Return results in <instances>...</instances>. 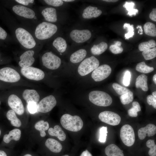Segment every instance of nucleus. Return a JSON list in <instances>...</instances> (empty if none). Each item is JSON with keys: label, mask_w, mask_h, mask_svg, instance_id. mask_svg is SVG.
<instances>
[{"label": "nucleus", "mask_w": 156, "mask_h": 156, "mask_svg": "<svg viewBox=\"0 0 156 156\" xmlns=\"http://www.w3.org/2000/svg\"><path fill=\"white\" fill-rule=\"evenodd\" d=\"M0 19L10 30L14 40L22 47L27 50L34 49L40 45L30 31L22 24L18 23L0 3Z\"/></svg>", "instance_id": "f257e3e1"}, {"label": "nucleus", "mask_w": 156, "mask_h": 156, "mask_svg": "<svg viewBox=\"0 0 156 156\" xmlns=\"http://www.w3.org/2000/svg\"><path fill=\"white\" fill-rule=\"evenodd\" d=\"M0 2L10 10L29 30L39 23L38 14L35 9L18 4L14 0H1Z\"/></svg>", "instance_id": "f03ea898"}, {"label": "nucleus", "mask_w": 156, "mask_h": 156, "mask_svg": "<svg viewBox=\"0 0 156 156\" xmlns=\"http://www.w3.org/2000/svg\"><path fill=\"white\" fill-rule=\"evenodd\" d=\"M58 28L55 24L46 21L39 22L30 29L36 40L38 42L52 37L57 31Z\"/></svg>", "instance_id": "7ed1b4c3"}, {"label": "nucleus", "mask_w": 156, "mask_h": 156, "mask_svg": "<svg viewBox=\"0 0 156 156\" xmlns=\"http://www.w3.org/2000/svg\"><path fill=\"white\" fill-rule=\"evenodd\" d=\"M60 123L66 129L73 132H77L81 130L83 125V122L79 116H72L68 114H65L61 117Z\"/></svg>", "instance_id": "20e7f679"}, {"label": "nucleus", "mask_w": 156, "mask_h": 156, "mask_svg": "<svg viewBox=\"0 0 156 156\" xmlns=\"http://www.w3.org/2000/svg\"><path fill=\"white\" fill-rule=\"evenodd\" d=\"M89 99L91 103L100 106H109L112 102V97L108 94L98 90L93 91L90 92Z\"/></svg>", "instance_id": "39448f33"}, {"label": "nucleus", "mask_w": 156, "mask_h": 156, "mask_svg": "<svg viewBox=\"0 0 156 156\" xmlns=\"http://www.w3.org/2000/svg\"><path fill=\"white\" fill-rule=\"evenodd\" d=\"M99 62L94 56H92L84 60L78 68V73L81 76L87 75L94 70L99 66Z\"/></svg>", "instance_id": "423d86ee"}, {"label": "nucleus", "mask_w": 156, "mask_h": 156, "mask_svg": "<svg viewBox=\"0 0 156 156\" xmlns=\"http://www.w3.org/2000/svg\"><path fill=\"white\" fill-rule=\"evenodd\" d=\"M41 60L44 66L51 70L57 69L61 64V59L51 51L47 52L43 54Z\"/></svg>", "instance_id": "0eeeda50"}, {"label": "nucleus", "mask_w": 156, "mask_h": 156, "mask_svg": "<svg viewBox=\"0 0 156 156\" xmlns=\"http://www.w3.org/2000/svg\"><path fill=\"white\" fill-rule=\"evenodd\" d=\"M120 137L125 145L128 146H132L135 140V133L132 127L128 124L122 126L120 130Z\"/></svg>", "instance_id": "6e6552de"}, {"label": "nucleus", "mask_w": 156, "mask_h": 156, "mask_svg": "<svg viewBox=\"0 0 156 156\" xmlns=\"http://www.w3.org/2000/svg\"><path fill=\"white\" fill-rule=\"evenodd\" d=\"M21 79L19 73L14 69L8 67L0 69V80L5 82L14 83Z\"/></svg>", "instance_id": "1a4fd4ad"}, {"label": "nucleus", "mask_w": 156, "mask_h": 156, "mask_svg": "<svg viewBox=\"0 0 156 156\" xmlns=\"http://www.w3.org/2000/svg\"><path fill=\"white\" fill-rule=\"evenodd\" d=\"M21 74L26 78L31 80L40 81L45 76L44 72L41 69L32 66L21 69Z\"/></svg>", "instance_id": "9d476101"}, {"label": "nucleus", "mask_w": 156, "mask_h": 156, "mask_svg": "<svg viewBox=\"0 0 156 156\" xmlns=\"http://www.w3.org/2000/svg\"><path fill=\"white\" fill-rule=\"evenodd\" d=\"M56 104V100L53 95L47 96L42 99L38 104V110L42 113L48 112L53 109Z\"/></svg>", "instance_id": "9b49d317"}, {"label": "nucleus", "mask_w": 156, "mask_h": 156, "mask_svg": "<svg viewBox=\"0 0 156 156\" xmlns=\"http://www.w3.org/2000/svg\"><path fill=\"white\" fill-rule=\"evenodd\" d=\"M99 118L102 122L113 126L118 125L121 121V118L119 115L108 111L101 112L99 115Z\"/></svg>", "instance_id": "f8f14e48"}, {"label": "nucleus", "mask_w": 156, "mask_h": 156, "mask_svg": "<svg viewBox=\"0 0 156 156\" xmlns=\"http://www.w3.org/2000/svg\"><path fill=\"white\" fill-rule=\"evenodd\" d=\"M112 69L110 67L106 64L99 66L93 71L91 77L95 81H103L107 78L110 74Z\"/></svg>", "instance_id": "ddd939ff"}, {"label": "nucleus", "mask_w": 156, "mask_h": 156, "mask_svg": "<svg viewBox=\"0 0 156 156\" xmlns=\"http://www.w3.org/2000/svg\"><path fill=\"white\" fill-rule=\"evenodd\" d=\"M35 52L34 49L27 50L23 52L19 56V66L23 68L31 66L35 61Z\"/></svg>", "instance_id": "4468645a"}, {"label": "nucleus", "mask_w": 156, "mask_h": 156, "mask_svg": "<svg viewBox=\"0 0 156 156\" xmlns=\"http://www.w3.org/2000/svg\"><path fill=\"white\" fill-rule=\"evenodd\" d=\"M70 36L72 40L75 42L82 43L89 39L92 34L90 31L87 29H75L70 32Z\"/></svg>", "instance_id": "2eb2a0df"}, {"label": "nucleus", "mask_w": 156, "mask_h": 156, "mask_svg": "<svg viewBox=\"0 0 156 156\" xmlns=\"http://www.w3.org/2000/svg\"><path fill=\"white\" fill-rule=\"evenodd\" d=\"M9 106L16 114L22 115L24 113V107L21 99L17 95L12 94L8 98Z\"/></svg>", "instance_id": "dca6fc26"}, {"label": "nucleus", "mask_w": 156, "mask_h": 156, "mask_svg": "<svg viewBox=\"0 0 156 156\" xmlns=\"http://www.w3.org/2000/svg\"><path fill=\"white\" fill-rule=\"evenodd\" d=\"M40 12L45 21L51 23L57 22V15L55 8L52 7H46L40 10Z\"/></svg>", "instance_id": "f3484780"}, {"label": "nucleus", "mask_w": 156, "mask_h": 156, "mask_svg": "<svg viewBox=\"0 0 156 156\" xmlns=\"http://www.w3.org/2000/svg\"><path fill=\"white\" fill-rule=\"evenodd\" d=\"M156 133V126L153 124H149L138 130V137L140 140H143L145 138L146 134L148 137H150L154 135Z\"/></svg>", "instance_id": "a211bd4d"}, {"label": "nucleus", "mask_w": 156, "mask_h": 156, "mask_svg": "<svg viewBox=\"0 0 156 156\" xmlns=\"http://www.w3.org/2000/svg\"><path fill=\"white\" fill-rule=\"evenodd\" d=\"M22 96L27 104L31 102L37 103L40 98L38 93L36 90L34 89L25 90L23 93Z\"/></svg>", "instance_id": "6ab92c4d"}, {"label": "nucleus", "mask_w": 156, "mask_h": 156, "mask_svg": "<svg viewBox=\"0 0 156 156\" xmlns=\"http://www.w3.org/2000/svg\"><path fill=\"white\" fill-rule=\"evenodd\" d=\"M102 12L101 10L98 9L97 7L90 5L84 10L82 16L84 18L90 19L98 17Z\"/></svg>", "instance_id": "aec40b11"}, {"label": "nucleus", "mask_w": 156, "mask_h": 156, "mask_svg": "<svg viewBox=\"0 0 156 156\" xmlns=\"http://www.w3.org/2000/svg\"><path fill=\"white\" fill-rule=\"evenodd\" d=\"M46 146L51 152L54 153L60 152L62 148V144L58 141L53 138H48L45 142Z\"/></svg>", "instance_id": "412c9836"}, {"label": "nucleus", "mask_w": 156, "mask_h": 156, "mask_svg": "<svg viewBox=\"0 0 156 156\" xmlns=\"http://www.w3.org/2000/svg\"><path fill=\"white\" fill-rule=\"evenodd\" d=\"M105 152L107 156H124L123 151L117 145L113 144L106 146Z\"/></svg>", "instance_id": "4be33fe9"}, {"label": "nucleus", "mask_w": 156, "mask_h": 156, "mask_svg": "<svg viewBox=\"0 0 156 156\" xmlns=\"http://www.w3.org/2000/svg\"><path fill=\"white\" fill-rule=\"evenodd\" d=\"M48 132L52 136L56 137L60 140L64 141L66 139V135L61 128L58 125H55L54 128L49 129Z\"/></svg>", "instance_id": "5701e85b"}, {"label": "nucleus", "mask_w": 156, "mask_h": 156, "mask_svg": "<svg viewBox=\"0 0 156 156\" xmlns=\"http://www.w3.org/2000/svg\"><path fill=\"white\" fill-rule=\"evenodd\" d=\"M21 131L18 129H15L10 131L8 134L4 135L3 138V141L6 143H8L12 140H18L21 138Z\"/></svg>", "instance_id": "b1692460"}, {"label": "nucleus", "mask_w": 156, "mask_h": 156, "mask_svg": "<svg viewBox=\"0 0 156 156\" xmlns=\"http://www.w3.org/2000/svg\"><path fill=\"white\" fill-rule=\"evenodd\" d=\"M52 45L60 53L66 51L67 46L66 40L60 37L56 38L53 41Z\"/></svg>", "instance_id": "393cba45"}, {"label": "nucleus", "mask_w": 156, "mask_h": 156, "mask_svg": "<svg viewBox=\"0 0 156 156\" xmlns=\"http://www.w3.org/2000/svg\"><path fill=\"white\" fill-rule=\"evenodd\" d=\"M87 53V51L85 49H79L71 54L70 57V61L73 63H78L85 58Z\"/></svg>", "instance_id": "a878e982"}, {"label": "nucleus", "mask_w": 156, "mask_h": 156, "mask_svg": "<svg viewBox=\"0 0 156 156\" xmlns=\"http://www.w3.org/2000/svg\"><path fill=\"white\" fill-rule=\"evenodd\" d=\"M147 79V76L144 74H142L138 76L136 79V87L137 88H141L144 91H147L148 90Z\"/></svg>", "instance_id": "bb28decb"}, {"label": "nucleus", "mask_w": 156, "mask_h": 156, "mask_svg": "<svg viewBox=\"0 0 156 156\" xmlns=\"http://www.w3.org/2000/svg\"><path fill=\"white\" fill-rule=\"evenodd\" d=\"M15 40L3 28L0 26V46L6 45Z\"/></svg>", "instance_id": "cd10ccee"}, {"label": "nucleus", "mask_w": 156, "mask_h": 156, "mask_svg": "<svg viewBox=\"0 0 156 156\" xmlns=\"http://www.w3.org/2000/svg\"><path fill=\"white\" fill-rule=\"evenodd\" d=\"M7 119L11 121L12 125L16 127H19L21 125V122L17 117L15 112L12 109L8 110L6 114Z\"/></svg>", "instance_id": "c85d7f7f"}, {"label": "nucleus", "mask_w": 156, "mask_h": 156, "mask_svg": "<svg viewBox=\"0 0 156 156\" xmlns=\"http://www.w3.org/2000/svg\"><path fill=\"white\" fill-rule=\"evenodd\" d=\"M107 47V44L105 42H102L98 44L93 45L91 49V51L94 55H99L104 52Z\"/></svg>", "instance_id": "c756f323"}, {"label": "nucleus", "mask_w": 156, "mask_h": 156, "mask_svg": "<svg viewBox=\"0 0 156 156\" xmlns=\"http://www.w3.org/2000/svg\"><path fill=\"white\" fill-rule=\"evenodd\" d=\"M34 127L36 130L40 131V136L44 137L46 135L45 131L49 129V125L47 122H45L42 120L37 122L35 125Z\"/></svg>", "instance_id": "7c9ffc66"}, {"label": "nucleus", "mask_w": 156, "mask_h": 156, "mask_svg": "<svg viewBox=\"0 0 156 156\" xmlns=\"http://www.w3.org/2000/svg\"><path fill=\"white\" fill-rule=\"evenodd\" d=\"M144 29L145 33L149 36H156V28L155 24L150 22L146 23L144 25Z\"/></svg>", "instance_id": "2f4dec72"}, {"label": "nucleus", "mask_w": 156, "mask_h": 156, "mask_svg": "<svg viewBox=\"0 0 156 156\" xmlns=\"http://www.w3.org/2000/svg\"><path fill=\"white\" fill-rule=\"evenodd\" d=\"M135 69L137 71L145 74L151 72L154 70L153 67L146 65L144 62L138 63L136 66Z\"/></svg>", "instance_id": "473e14b6"}, {"label": "nucleus", "mask_w": 156, "mask_h": 156, "mask_svg": "<svg viewBox=\"0 0 156 156\" xmlns=\"http://www.w3.org/2000/svg\"><path fill=\"white\" fill-rule=\"evenodd\" d=\"M156 45V42L153 40H151L147 42H142L140 43L138 46L139 49L140 51H144L154 48Z\"/></svg>", "instance_id": "72a5a7b5"}, {"label": "nucleus", "mask_w": 156, "mask_h": 156, "mask_svg": "<svg viewBox=\"0 0 156 156\" xmlns=\"http://www.w3.org/2000/svg\"><path fill=\"white\" fill-rule=\"evenodd\" d=\"M133 107L128 111L129 115L132 117H136L138 116V112L141 110V108L139 103L137 101L132 103Z\"/></svg>", "instance_id": "f704fd0d"}, {"label": "nucleus", "mask_w": 156, "mask_h": 156, "mask_svg": "<svg viewBox=\"0 0 156 156\" xmlns=\"http://www.w3.org/2000/svg\"><path fill=\"white\" fill-rule=\"evenodd\" d=\"M133 93L130 91L121 95L120 96L121 102L123 105L129 104L133 101Z\"/></svg>", "instance_id": "c9c22d12"}, {"label": "nucleus", "mask_w": 156, "mask_h": 156, "mask_svg": "<svg viewBox=\"0 0 156 156\" xmlns=\"http://www.w3.org/2000/svg\"><path fill=\"white\" fill-rule=\"evenodd\" d=\"M135 5V3L133 2H125V3L123 5V7L125 8L127 11H128L127 15L130 16L132 15H135L138 12L137 9L133 8Z\"/></svg>", "instance_id": "e433bc0d"}, {"label": "nucleus", "mask_w": 156, "mask_h": 156, "mask_svg": "<svg viewBox=\"0 0 156 156\" xmlns=\"http://www.w3.org/2000/svg\"><path fill=\"white\" fill-rule=\"evenodd\" d=\"M142 55L146 60H151L155 58L156 57V47H155L152 49L143 51Z\"/></svg>", "instance_id": "4c0bfd02"}, {"label": "nucleus", "mask_w": 156, "mask_h": 156, "mask_svg": "<svg viewBox=\"0 0 156 156\" xmlns=\"http://www.w3.org/2000/svg\"><path fill=\"white\" fill-rule=\"evenodd\" d=\"M121 42L116 41L114 44L111 45L109 49L111 51L115 54L120 53L123 51V48L121 46Z\"/></svg>", "instance_id": "58836bf2"}, {"label": "nucleus", "mask_w": 156, "mask_h": 156, "mask_svg": "<svg viewBox=\"0 0 156 156\" xmlns=\"http://www.w3.org/2000/svg\"><path fill=\"white\" fill-rule=\"evenodd\" d=\"M147 147L150 148L148 154L150 156H156V145L153 140H148L146 142Z\"/></svg>", "instance_id": "ea45409f"}, {"label": "nucleus", "mask_w": 156, "mask_h": 156, "mask_svg": "<svg viewBox=\"0 0 156 156\" xmlns=\"http://www.w3.org/2000/svg\"><path fill=\"white\" fill-rule=\"evenodd\" d=\"M124 29H126L127 33L125 35V39H129V38L133 37L134 32L133 25H130L129 23H126L123 26Z\"/></svg>", "instance_id": "a19ab883"}, {"label": "nucleus", "mask_w": 156, "mask_h": 156, "mask_svg": "<svg viewBox=\"0 0 156 156\" xmlns=\"http://www.w3.org/2000/svg\"><path fill=\"white\" fill-rule=\"evenodd\" d=\"M112 87L116 92L120 95H122L130 91L128 89L122 86L117 83H113Z\"/></svg>", "instance_id": "79ce46f5"}, {"label": "nucleus", "mask_w": 156, "mask_h": 156, "mask_svg": "<svg viewBox=\"0 0 156 156\" xmlns=\"http://www.w3.org/2000/svg\"><path fill=\"white\" fill-rule=\"evenodd\" d=\"M108 133L106 127H102L99 129V141L101 142L104 143L106 141Z\"/></svg>", "instance_id": "37998d69"}, {"label": "nucleus", "mask_w": 156, "mask_h": 156, "mask_svg": "<svg viewBox=\"0 0 156 156\" xmlns=\"http://www.w3.org/2000/svg\"><path fill=\"white\" fill-rule=\"evenodd\" d=\"M43 1L46 4L54 7L61 6L64 3L63 1L61 0H44Z\"/></svg>", "instance_id": "c03bdc74"}, {"label": "nucleus", "mask_w": 156, "mask_h": 156, "mask_svg": "<svg viewBox=\"0 0 156 156\" xmlns=\"http://www.w3.org/2000/svg\"><path fill=\"white\" fill-rule=\"evenodd\" d=\"M14 1L21 5L31 8L34 4L35 1L33 0H15Z\"/></svg>", "instance_id": "a18cd8bd"}, {"label": "nucleus", "mask_w": 156, "mask_h": 156, "mask_svg": "<svg viewBox=\"0 0 156 156\" xmlns=\"http://www.w3.org/2000/svg\"><path fill=\"white\" fill-rule=\"evenodd\" d=\"M37 103L31 102L27 104V108L29 112L31 114L36 113L38 110Z\"/></svg>", "instance_id": "49530a36"}, {"label": "nucleus", "mask_w": 156, "mask_h": 156, "mask_svg": "<svg viewBox=\"0 0 156 156\" xmlns=\"http://www.w3.org/2000/svg\"><path fill=\"white\" fill-rule=\"evenodd\" d=\"M131 74L130 71H126L125 73L123 79V83L126 86H128L130 84Z\"/></svg>", "instance_id": "de8ad7c7"}, {"label": "nucleus", "mask_w": 156, "mask_h": 156, "mask_svg": "<svg viewBox=\"0 0 156 156\" xmlns=\"http://www.w3.org/2000/svg\"><path fill=\"white\" fill-rule=\"evenodd\" d=\"M147 101L149 105H152L154 108H156V98L152 95H150L147 96Z\"/></svg>", "instance_id": "09e8293b"}, {"label": "nucleus", "mask_w": 156, "mask_h": 156, "mask_svg": "<svg viewBox=\"0 0 156 156\" xmlns=\"http://www.w3.org/2000/svg\"><path fill=\"white\" fill-rule=\"evenodd\" d=\"M149 17L152 20L156 21V8H153L151 12L150 13Z\"/></svg>", "instance_id": "8fccbe9b"}, {"label": "nucleus", "mask_w": 156, "mask_h": 156, "mask_svg": "<svg viewBox=\"0 0 156 156\" xmlns=\"http://www.w3.org/2000/svg\"><path fill=\"white\" fill-rule=\"evenodd\" d=\"M80 156H92V154L88 150H86L83 151Z\"/></svg>", "instance_id": "3c124183"}, {"label": "nucleus", "mask_w": 156, "mask_h": 156, "mask_svg": "<svg viewBox=\"0 0 156 156\" xmlns=\"http://www.w3.org/2000/svg\"><path fill=\"white\" fill-rule=\"evenodd\" d=\"M0 156H7L5 152L3 151L0 150Z\"/></svg>", "instance_id": "603ef678"}, {"label": "nucleus", "mask_w": 156, "mask_h": 156, "mask_svg": "<svg viewBox=\"0 0 156 156\" xmlns=\"http://www.w3.org/2000/svg\"><path fill=\"white\" fill-rule=\"evenodd\" d=\"M103 1H105L107 2H117L118 1V0H103Z\"/></svg>", "instance_id": "864d4df0"}, {"label": "nucleus", "mask_w": 156, "mask_h": 156, "mask_svg": "<svg viewBox=\"0 0 156 156\" xmlns=\"http://www.w3.org/2000/svg\"><path fill=\"white\" fill-rule=\"evenodd\" d=\"M153 80L154 81L155 84H156V74H155L154 75L153 77Z\"/></svg>", "instance_id": "5fc2aeb1"}, {"label": "nucleus", "mask_w": 156, "mask_h": 156, "mask_svg": "<svg viewBox=\"0 0 156 156\" xmlns=\"http://www.w3.org/2000/svg\"><path fill=\"white\" fill-rule=\"evenodd\" d=\"M136 28H137V29H140V30H141L142 32H143V30L142 29V27L141 26H140V25H138V26Z\"/></svg>", "instance_id": "6e6d98bb"}, {"label": "nucleus", "mask_w": 156, "mask_h": 156, "mask_svg": "<svg viewBox=\"0 0 156 156\" xmlns=\"http://www.w3.org/2000/svg\"><path fill=\"white\" fill-rule=\"evenodd\" d=\"M152 96L156 98V92L155 91L153 92L152 93Z\"/></svg>", "instance_id": "4d7b16f0"}, {"label": "nucleus", "mask_w": 156, "mask_h": 156, "mask_svg": "<svg viewBox=\"0 0 156 156\" xmlns=\"http://www.w3.org/2000/svg\"><path fill=\"white\" fill-rule=\"evenodd\" d=\"M62 1H65V2H73V1H75V0H62Z\"/></svg>", "instance_id": "13d9d810"}, {"label": "nucleus", "mask_w": 156, "mask_h": 156, "mask_svg": "<svg viewBox=\"0 0 156 156\" xmlns=\"http://www.w3.org/2000/svg\"><path fill=\"white\" fill-rule=\"evenodd\" d=\"M23 156H32L30 154H27L24 155Z\"/></svg>", "instance_id": "bf43d9fd"}, {"label": "nucleus", "mask_w": 156, "mask_h": 156, "mask_svg": "<svg viewBox=\"0 0 156 156\" xmlns=\"http://www.w3.org/2000/svg\"><path fill=\"white\" fill-rule=\"evenodd\" d=\"M1 53H0V60L1 59Z\"/></svg>", "instance_id": "052dcab7"}, {"label": "nucleus", "mask_w": 156, "mask_h": 156, "mask_svg": "<svg viewBox=\"0 0 156 156\" xmlns=\"http://www.w3.org/2000/svg\"><path fill=\"white\" fill-rule=\"evenodd\" d=\"M62 156H69L68 155H64Z\"/></svg>", "instance_id": "680f3d73"}, {"label": "nucleus", "mask_w": 156, "mask_h": 156, "mask_svg": "<svg viewBox=\"0 0 156 156\" xmlns=\"http://www.w3.org/2000/svg\"><path fill=\"white\" fill-rule=\"evenodd\" d=\"M1 130L0 129V135H1Z\"/></svg>", "instance_id": "e2e57ef3"}, {"label": "nucleus", "mask_w": 156, "mask_h": 156, "mask_svg": "<svg viewBox=\"0 0 156 156\" xmlns=\"http://www.w3.org/2000/svg\"><path fill=\"white\" fill-rule=\"evenodd\" d=\"M0 104H1V101H0Z\"/></svg>", "instance_id": "0e129e2a"}]
</instances>
